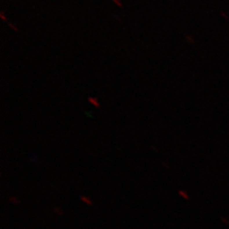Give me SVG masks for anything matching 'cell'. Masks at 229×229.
I'll use <instances>...</instances> for the list:
<instances>
[{"label": "cell", "mask_w": 229, "mask_h": 229, "mask_svg": "<svg viewBox=\"0 0 229 229\" xmlns=\"http://www.w3.org/2000/svg\"><path fill=\"white\" fill-rule=\"evenodd\" d=\"M88 101H89L90 103L93 104L94 107H97V108L100 107V104L99 102V100H97V99H94V97H89V99H88Z\"/></svg>", "instance_id": "cell-1"}, {"label": "cell", "mask_w": 229, "mask_h": 229, "mask_svg": "<svg viewBox=\"0 0 229 229\" xmlns=\"http://www.w3.org/2000/svg\"><path fill=\"white\" fill-rule=\"evenodd\" d=\"M0 17L2 18V20H4V21H8V18L5 16L4 12H1V14H0Z\"/></svg>", "instance_id": "cell-4"}, {"label": "cell", "mask_w": 229, "mask_h": 229, "mask_svg": "<svg viewBox=\"0 0 229 229\" xmlns=\"http://www.w3.org/2000/svg\"><path fill=\"white\" fill-rule=\"evenodd\" d=\"M9 27L11 28V29H12V30L15 31V32H18V31H19V30H18V28H17V26L14 25V23H9Z\"/></svg>", "instance_id": "cell-3"}, {"label": "cell", "mask_w": 229, "mask_h": 229, "mask_svg": "<svg viewBox=\"0 0 229 229\" xmlns=\"http://www.w3.org/2000/svg\"><path fill=\"white\" fill-rule=\"evenodd\" d=\"M112 1L117 6V7H119V8H122L123 7V4H122L121 0H112Z\"/></svg>", "instance_id": "cell-2"}]
</instances>
